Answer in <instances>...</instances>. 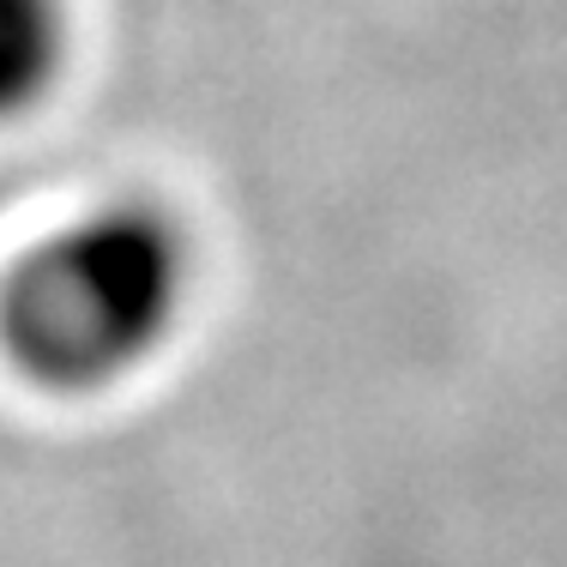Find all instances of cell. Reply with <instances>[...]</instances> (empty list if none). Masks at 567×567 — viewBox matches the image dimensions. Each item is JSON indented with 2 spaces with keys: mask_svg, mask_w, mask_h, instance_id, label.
Returning <instances> with one entry per match:
<instances>
[{
  "mask_svg": "<svg viewBox=\"0 0 567 567\" xmlns=\"http://www.w3.org/2000/svg\"><path fill=\"white\" fill-rule=\"evenodd\" d=\"M187 229L152 199H115L37 241L0 284V344L49 393H103L182 332Z\"/></svg>",
  "mask_w": 567,
  "mask_h": 567,
  "instance_id": "obj_1",
  "label": "cell"
},
{
  "mask_svg": "<svg viewBox=\"0 0 567 567\" xmlns=\"http://www.w3.org/2000/svg\"><path fill=\"white\" fill-rule=\"evenodd\" d=\"M66 61L61 0H0V121L31 115Z\"/></svg>",
  "mask_w": 567,
  "mask_h": 567,
  "instance_id": "obj_2",
  "label": "cell"
}]
</instances>
